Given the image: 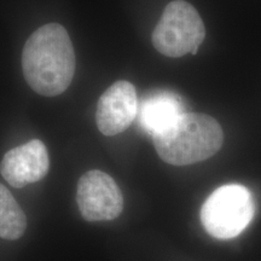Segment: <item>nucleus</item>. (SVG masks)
Here are the masks:
<instances>
[{
	"label": "nucleus",
	"instance_id": "1",
	"mask_svg": "<svg viewBox=\"0 0 261 261\" xmlns=\"http://www.w3.org/2000/svg\"><path fill=\"white\" fill-rule=\"evenodd\" d=\"M22 69L37 93L46 97L63 93L75 73V52L67 29L48 23L33 33L22 52Z\"/></svg>",
	"mask_w": 261,
	"mask_h": 261
},
{
	"label": "nucleus",
	"instance_id": "2",
	"mask_svg": "<svg viewBox=\"0 0 261 261\" xmlns=\"http://www.w3.org/2000/svg\"><path fill=\"white\" fill-rule=\"evenodd\" d=\"M156 151L173 166H188L212 158L221 149L224 132L210 115L184 113L165 130L152 137Z\"/></svg>",
	"mask_w": 261,
	"mask_h": 261
},
{
	"label": "nucleus",
	"instance_id": "3",
	"mask_svg": "<svg viewBox=\"0 0 261 261\" xmlns=\"http://www.w3.org/2000/svg\"><path fill=\"white\" fill-rule=\"evenodd\" d=\"M255 213L252 192L240 184H227L212 192L201 208V223L211 236L230 240L246 230Z\"/></svg>",
	"mask_w": 261,
	"mask_h": 261
},
{
	"label": "nucleus",
	"instance_id": "4",
	"mask_svg": "<svg viewBox=\"0 0 261 261\" xmlns=\"http://www.w3.org/2000/svg\"><path fill=\"white\" fill-rule=\"evenodd\" d=\"M204 37V23L197 10L184 0H173L156 24L151 41L163 56L178 58L197 54Z\"/></svg>",
	"mask_w": 261,
	"mask_h": 261
},
{
	"label": "nucleus",
	"instance_id": "5",
	"mask_svg": "<svg viewBox=\"0 0 261 261\" xmlns=\"http://www.w3.org/2000/svg\"><path fill=\"white\" fill-rule=\"evenodd\" d=\"M76 202L87 221L114 220L123 210V196L115 180L102 171H89L77 182Z\"/></svg>",
	"mask_w": 261,
	"mask_h": 261
},
{
	"label": "nucleus",
	"instance_id": "6",
	"mask_svg": "<svg viewBox=\"0 0 261 261\" xmlns=\"http://www.w3.org/2000/svg\"><path fill=\"white\" fill-rule=\"evenodd\" d=\"M138 114V97L135 86L119 80L100 96L97 104L96 122L104 136L112 137L128 128Z\"/></svg>",
	"mask_w": 261,
	"mask_h": 261
},
{
	"label": "nucleus",
	"instance_id": "7",
	"mask_svg": "<svg viewBox=\"0 0 261 261\" xmlns=\"http://www.w3.org/2000/svg\"><path fill=\"white\" fill-rule=\"evenodd\" d=\"M50 167L48 152L44 143L33 139L9 150L0 163L3 178L14 188H23L41 180Z\"/></svg>",
	"mask_w": 261,
	"mask_h": 261
},
{
	"label": "nucleus",
	"instance_id": "8",
	"mask_svg": "<svg viewBox=\"0 0 261 261\" xmlns=\"http://www.w3.org/2000/svg\"><path fill=\"white\" fill-rule=\"evenodd\" d=\"M184 114L180 97L169 91H160L138 102V122L148 135L154 137L175 122Z\"/></svg>",
	"mask_w": 261,
	"mask_h": 261
},
{
	"label": "nucleus",
	"instance_id": "9",
	"mask_svg": "<svg viewBox=\"0 0 261 261\" xmlns=\"http://www.w3.org/2000/svg\"><path fill=\"white\" fill-rule=\"evenodd\" d=\"M27 228V218L23 210L8 189L0 184V237L18 240Z\"/></svg>",
	"mask_w": 261,
	"mask_h": 261
}]
</instances>
